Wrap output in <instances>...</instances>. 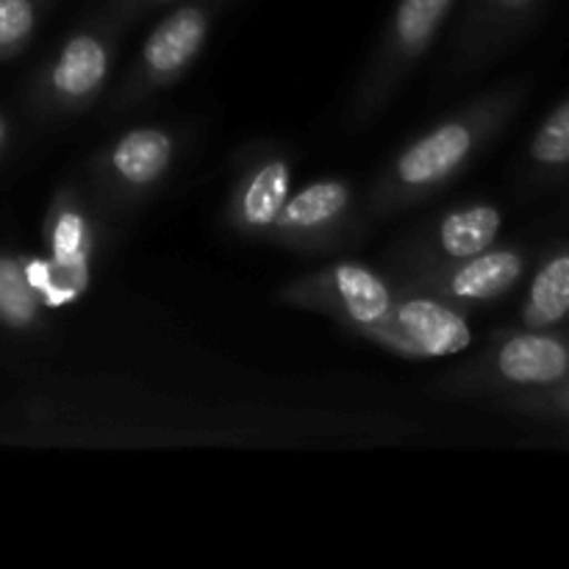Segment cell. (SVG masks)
<instances>
[{
  "label": "cell",
  "instance_id": "cell-1",
  "mask_svg": "<svg viewBox=\"0 0 569 569\" xmlns=\"http://www.w3.org/2000/svg\"><path fill=\"white\" fill-rule=\"evenodd\" d=\"M528 94L526 78L498 83L400 144L361 192L367 220H392L448 192L515 122Z\"/></svg>",
  "mask_w": 569,
  "mask_h": 569
},
{
  "label": "cell",
  "instance_id": "cell-2",
  "mask_svg": "<svg viewBox=\"0 0 569 569\" xmlns=\"http://www.w3.org/2000/svg\"><path fill=\"white\" fill-rule=\"evenodd\" d=\"M187 150V131L176 126H137L98 144L81 172V187L111 228L150 203Z\"/></svg>",
  "mask_w": 569,
  "mask_h": 569
},
{
  "label": "cell",
  "instance_id": "cell-3",
  "mask_svg": "<svg viewBox=\"0 0 569 569\" xmlns=\"http://www.w3.org/2000/svg\"><path fill=\"white\" fill-rule=\"evenodd\" d=\"M569 381V328H498L472 359L445 372L442 398L498 400Z\"/></svg>",
  "mask_w": 569,
  "mask_h": 569
},
{
  "label": "cell",
  "instance_id": "cell-4",
  "mask_svg": "<svg viewBox=\"0 0 569 569\" xmlns=\"http://www.w3.org/2000/svg\"><path fill=\"white\" fill-rule=\"evenodd\" d=\"M459 0H398L370 61L356 78L342 111V128L359 133L387 114L420 67Z\"/></svg>",
  "mask_w": 569,
  "mask_h": 569
},
{
  "label": "cell",
  "instance_id": "cell-5",
  "mask_svg": "<svg viewBox=\"0 0 569 569\" xmlns=\"http://www.w3.org/2000/svg\"><path fill=\"white\" fill-rule=\"evenodd\" d=\"M126 22L100 9L72 28L64 42L42 61L31 81V106L44 122H67L87 114L111 83Z\"/></svg>",
  "mask_w": 569,
  "mask_h": 569
},
{
  "label": "cell",
  "instance_id": "cell-6",
  "mask_svg": "<svg viewBox=\"0 0 569 569\" xmlns=\"http://www.w3.org/2000/svg\"><path fill=\"white\" fill-rule=\"evenodd\" d=\"M217 11V0H187L161 17L106 98L103 120H120L176 87L203 53Z\"/></svg>",
  "mask_w": 569,
  "mask_h": 569
},
{
  "label": "cell",
  "instance_id": "cell-7",
  "mask_svg": "<svg viewBox=\"0 0 569 569\" xmlns=\"http://www.w3.org/2000/svg\"><path fill=\"white\" fill-rule=\"evenodd\" d=\"M370 226L353 183L345 178H317L292 189L267 233V244L300 259H333L356 248Z\"/></svg>",
  "mask_w": 569,
  "mask_h": 569
},
{
  "label": "cell",
  "instance_id": "cell-8",
  "mask_svg": "<svg viewBox=\"0 0 569 569\" xmlns=\"http://www.w3.org/2000/svg\"><path fill=\"white\" fill-rule=\"evenodd\" d=\"M278 300L289 309L331 317L345 331L365 339L383 326L395 303V281L381 270L339 259L278 289Z\"/></svg>",
  "mask_w": 569,
  "mask_h": 569
},
{
  "label": "cell",
  "instance_id": "cell-9",
  "mask_svg": "<svg viewBox=\"0 0 569 569\" xmlns=\"http://www.w3.org/2000/svg\"><path fill=\"white\" fill-rule=\"evenodd\" d=\"M503 226V209L489 200L450 206L389 244L383 253V272L389 278L415 276L465 261L498 244Z\"/></svg>",
  "mask_w": 569,
  "mask_h": 569
},
{
  "label": "cell",
  "instance_id": "cell-10",
  "mask_svg": "<svg viewBox=\"0 0 569 569\" xmlns=\"http://www.w3.org/2000/svg\"><path fill=\"white\" fill-rule=\"evenodd\" d=\"M222 226L242 242H267L272 222L292 194L295 156L276 139L239 148L231 159Z\"/></svg>",
  "mask_w": 569,
  "mask_h": 569
},
{
  "label": "cell",
  "instance_id": "cell-11",
  "mask_svg": "<svg viewBox=\"0 0 569 569\" xmlns=\"http://www.w3.org/2000/svg\"><path fill=\"white\" fill-rule=\"evenodd\" d=\"M367 342L403 359H445L472 345L470 311L395 281V303L383 326L367 333Z\"/></svg>",
  "mask_w": 569,
  "mask_h": 569
},
{
  "label": "cell",
  "instance_id": "cell-12",
  "mask_svg": "<svg viewBox=\"0 0 569 569\" xmlns=\"http://www.w3.org/2000/svg\"><path fill=\"white\" fill-rule=\"evenodd\" d=\"M109 231L111 226L98 214L81 181L64 183L53 194L44 217V244L64 303L87 292L92 264Z\"/></svg>",
  "mask_w": 569,
  "mask_h": 569
},
{
  "label": "cell",
  "instance_id": "cell-13",
  "mask_svg": "<svg viewBox=\"0 0 569 569\" xmlns=\"http://www.w3.org/2000/svg\"><path fill=\"white\" fill-rule=\"evenodd\" d=\"M533 259L537 253L526 244H492L483 253L456 261V264L415 272V276H398L392 281L426 289L459 309L476 311L498 306L520 283H526Z\"/></svg>",
  "mask_w": 569,
  "mask_h": 569
},
{
  "label": "cell",
  "instance_id": "cell-14",
  "mask_svg": "<svg viewBox=\"0 0 569 569\" xmlns=\"http://www.w3.org/2000/svg\"><path fill=\"white\" fill-rule=\"evenodd\" d=\"M545 0H467L450 42V76L487 70L537 22Z\"/></svg>",
  "mask_w": 569,
  "mask_h": 569
},
{
  "label": "cell",
  "instance_id": "cell-15",
  "mask_svg": "<svg viewBox=\"0 0 569 569\" xmlns=\"http://www.w3.org/2000/svg\"><path fill=\"white\" fill-rule=\"evenodd\" d=\"M515 183L520 198L569 189V92L533 128L517 161Z\"/></svg>",
  "mask_w": 569,
  "mask_h": 569
},
{
  "label": "cell",
  "instance_id": "cell-16",
  "mask_svg": "<svg viewBox=\"0 0 569 569\" xmlns=\"http://www.w3.org/2000/svg\"><path fill=\"white\" fill-rule=\"evenodd\" d=\"M517 322L522 328H569V239L533 259Z\"/></svg>",
  "mask_w": 569,
  "mask_h": 569
},
{
  "label": "cell",
  "instance_id": "cell-17",
  "mask_svg": "<svg viewBox=\"0 0 569 569\" xmlns=\"http://www.w3.org/2000/svg\"><path fill=\"white\" fill-rule=\"evenodd\" d=\"M44 298L33 287L26 261L0 256V320L11 328H33L42 317Z\"/></svg>",
  "mask_w": 569,
  "mask_h": 569
},
{
  "label": "cell",
  "instance_id": "cell-18",
  "mask_svg": "<svg viewBox=\"0 0 569 569\" xmlns=\"http://www.w3.org/2000/svg\"><path fill=\"white\" fill-rule=\"evenodd\" d=\"M495 411L511 417H522V420L537 422H553V426L569 428V381L559 387L542 389V392H522L509 395V398L489 400Z\"/></svg>",
  "mask_w": 569,
  "mask_h": 569
},
{
  "label": "cell",
  "instance_id": "cell-19",
  "mask_svg": "<svg viewBox=\"0 0 569 569\" xmlns=\"http://www.w3.org/2000/svg\"><path fill=\"white\" fill-rule=\"evenodd\" d=\"M44 0H0V56H11L31 42Z\"/></svg>",
  "mask_w": 569,
  "mask_h": 569
},
{
  "label": "cell",
  "instance_id": "cell-20",
  "mask_svg": "<svg viewBox=\"0 0 569 569\" xmlns=\"http://www.w3.org/2000/svg\"><path fill=\"white\" fill-rule=\"evenodd\" d=\"M167 3H176V0H106L103 9L111 11V14H114L117 20L126 22V26H131V22H137L139 17H144L148 11L159 9V6H167Z\"/></svg>",
  "mask_w": 569,
  "mask_h": 569
},
{
  "label": "cell",
  "instance_id": "cell-21",
  "mask_svg": "<svg viewBox=\"0 0 569 569\" xmlns=\"http://www.w3.org/2000/svg\"><path fill=\"white\" fill-rule=\"evenodd\" d=\"M6 137H9V126H6V120L0 117V148L6 144Z\"/></svg>",
  "mask_w": 569,
  "mask_h": 569
},
{
  "label": "cell",
  "instance_id": "cell-22",
  "mask_svg": "<svg viewBox=\"0 0 569 569\" xmlns=\"http://www.w3.org/2000/svg\"><path fill=\"white\" fill-rule=\"evenodd\" d=\"M559 217H569V198H567V203L559 209Z\"/></svg>",
  "mask_w": 569,
  "mask_h": 569
},
{
  "label": "cell",
  "instance_id": "cell-23",
  "mask_svg": "<svg viewBox=\"0 0 569 569\" xmlns=\"http://www.w3.org/2000/svg\"><path fill=\"white\" fill-rule=\"evenodd\" d=\"M217 3H220V6H222V0H217Z\"/></svg>",
  "mask_w": 569,
  "mask_h": 569
}]
</instances>
